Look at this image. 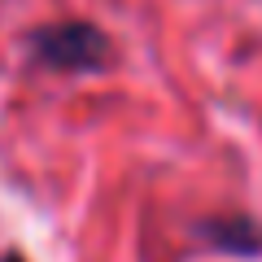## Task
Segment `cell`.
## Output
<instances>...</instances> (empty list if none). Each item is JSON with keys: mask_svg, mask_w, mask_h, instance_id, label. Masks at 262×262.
Listing matches in <instances>:
<instances>
[{"mask_svg": "<svg viewBox=\"0 0 262 262\" xmlns=\"http://www.w3.org/2000/svg\"><path fill=\"white\" fill-rule=\"evenodd\" d=\"M0 262H31V258H27V253H22V249H9V253H5V258H0Z\"/></svg>", "mask_w": 262, "mask_h": 262, "instance_id": "obj_3", "label": "cell"}, {"mask_svg": "<svg viewBox=\"0 0 262 262\" xmlns=\"http://www.w3.org/2000/svg\"><path fill=\"white\" fill-rule=\"evenodd\" d=\"M201 249H214L223 258L236 262H258L262 258V223L249 214H210V219H196L188 227Z\"/></svg>", "mask_w": 262, "mask_h": 262, "instance_id": "obj_2", "label": "cell"}, {"mask_svg": "<svg viewBox=\"0 0 262 262\" xmlns=\"http://www.w3.org/2000/svg\"><path fill=\"white\" fill-rule=\"evenodd\" d=\"M22 57L31 70L83 79V75H105L114 66V39L92 18H57V22H39L22 35Z\"/></svg>", "mask_w": 262, "mask_h": 262, "instance_id": "obj_1", "label": "cell"}]
</instances>
